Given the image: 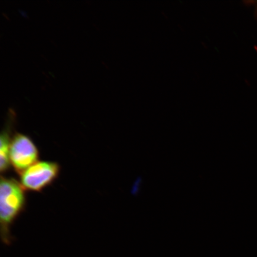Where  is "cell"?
<instances>
[{
	"mask_svg": "<svg viewBox=\"0 0 257 257\" xmlns=\"http://www.w3.org/2000/svg\"><path fill=\"white\" fill-rule=\"evenodd\" d=\"M25 189L16 180L1 177L0 183V223L2 239L5 244L11 242V228L26 206Z\"/></svg>",
	"mask_w": 257,
	"mask_h": 257,
	"instance_id": "cell-1",
	"label": "cell"
},
{
	"mask_svg": "<svg viewBox=\"0 0 257 257\" xmlns=\"http://www.w3.org/2000/svg\"><path fill=\"white\" fill-rule=\"evenodd\" d=\"M60 166L52 162H38L21 175V184L25 190L41 192L52 185L59 177Z\"/></svg>",
	"mask_w": 257,
	"mask_h": 257,
	"instance_id": "cell-2",
	"label": "cell"
},
{
	"mask_svg": "<svg viewBox=\"0 0 257 257\" xmlns=\"http://www.w3.org/2000/svg\"><path fill=\"white\" fill-rule=\"evenodd\" d=\"M39 157V151L30 137L19 133L13 136L9 159L11 165L19 175L37 163Z\"/></svg>",
	"mask_w": 257,
	"mask_h": 257,
	"instance_id": "cell-3",
	"label": "cell"
},
{
	"mask_svg": "<svg viewBox=\"0 0 257 257\" xmlns=\"http://www.w3.org/2000/svg\"><path fill=\"white\" fill-rule=\"evenodd\" d=\"M15 114L10 111L9 118L5 127L1 135L0 140V170L2 173L7 172L11 166L9 159L10 147H11L12 137H11L13 124L14 123Z\"/></svg>",
	"mask_w": 257,
	"mask_h": 257,
	"instance_id": "cell-4",
	"label": "cell"
}]
</instances>
